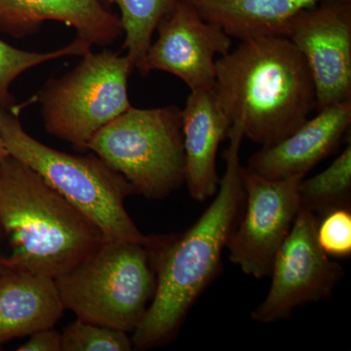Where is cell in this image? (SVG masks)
Segmentation results:
<instances>
[{"label":"cell","instance_id":"obj_3","mask_svg":"<svg viewBox=\"0 0 351 351\" xmlns=\"http://www.w3.org/2000/svg\"><path fill=\"white\" fill-rule=\"evenodd\" d=\"M0 225L11 247L3 269L56 279L106 241L100 228L15 157L0 161Z\"/></svg>","mask_w":351,"mask_h":351},{"label":"cell","instance_id":"obj_5","mask_svg":"<svg viewBox=\"0 0 351 351\" xmlns=\"http://www.w3.org/2000/svg\"><path fill=\"white\" fill-rule=\"evenodd\" d=\"M55 283L64 309L80 319L133 332L156 293V274L147 244L106 240Z\"/></svg>","mask_w":351,"mask_h":351},{"label":"cell","instance_id":"obj_4","mask_svg":"<svg viewBox=\"0 0 351 351\" xmlns=\"http://www.w3.org/2000/svg\"><path fill=\"white\" fill-rule=\"evenodd\" d=\"M0 136L9 156L22 161L100 228L108 241L147 244L125 209L135 189L96 154L71 156L38 142L19 114L0 107Z\"/></svg>","mask_w":351,"mask_h":351},{"label":"cell","instance_id":"obj_14","mask_svg":"<svg viewBox=\"0 0 351 351\" xmlns=\"http://www.w3.org/2000/svg\"><path fill=\"white\" fill-rule=\"evenodd\" d=\"M182 125L186 182L191 197L203 202L218 191L217 152L232 123L212 89H204L191 91L182 110Z\"/></svg>","mask_w":351,"mask_h":351},{"label":"cell","instance_id":"obj_9","mask_svg":"<svg viewBox=\"0 0 351 351\" xmlns=\"http://www.w3.org/2000/svg\"><path fill=\"white\" fill-rule=\"evenodd\" d=\"M320 219L300 209L287 239L272 263L271 285L262 304L252 313L254 320L270 324L285 319L295 307L319 302L332 295L343 276L317 239Z\"/></svg>","mask_w":351,"mask_h":351},{"label":"cell","instance_id":"obj_22","mask_svg":"<svg viewBox=\"0 0 351 351\" xmlns=\"http://www.w3.org/2000/svg\"><path fill=\"white\" fill-rule=\"evenodd\" d=\"M19 351H62V334L54 327L40 330L18 348Z\"/></svg>","mask_w":351,"mask_h":351},{"label":"cell","instance_id":"obj_1","mask_svg":"<svg viewBox=\"0 0 351 351\" xmlns=\"http://www.w3.org/2000/svg\"><path fill=\"white\" fill-rule=\"evenodd\" d=\"M223 152L226 171L206 211L179 234L151 237L147 249L156 274V289L145 317L133 332L138 350L165 345L174 339L189 309L221 267L223 248L243 211L245 193L240 163L244 138L240 123L228 132Z\"/></svg>","mask_w":351,"mask_h":351},{"label":"cell","instance_id":"obj_15","mask_svg":"<svg viewBox=\"0 0 351 351\" xmlns=\"http://www.w3.org/2000/svg\"><path fill=\"white\" fill-rule=\"evenodd\" d=\"M0 274V346L53 328L63 315L55 279L24 270Z\"/></svg>","mask_w":351,"mask_h":351},{"label":"cell","instance_id":"obj_19","mask_svg":"<svg viewBox=\"0 0 351 351\" xmlns=\"http://www.w3.org/2000/svg\"><path fill=\"white\" fill-rule=\"evenodd\" d=\"M91 44L76 38L69 45L52 52H27L0 39V107L11 108L13 103L11 85L27 69L63 57H82L91 51Z\"/></svg>","mask_w":351,"mask_h":351},{"label":"cell","instance_id":"obj_23","mask_svg":"<svg viewBox=\"0 0 351 351\" xmlns=\"http://www.w3.org/2000/svg\"><path fill=\"white\" fill-rule=\"evenodd\" d=\"M8 156L9 154L8 152H7L5 145H4L3 138L0 136V161Z\"/></svg>","mask_w":351,"mask_h":351},{"label":"cell","instance_id":"obj_17","mask_svg":"<svg viewBox=\"0 0 351 351\" xmlns=\"http://www.w3.org/2000/svg\"><path fill=\"white\" fill-rule=\"evenodd\" d=\"M300 207L320 219L339 209H350L351 142L331 165L299 186Z\"/></svg>","mask_w":351,"mask_h":351},{"label":"cell","instance_id":"obj_16","mask_svg":"<svg viewBox=\"0 0 351 351\" xmlns=\"http://www.w3.org/2000/svg\"><path fill=\"white\" fill-rule=\"evenodd\" d=\"M203 19L239 40L284 36L289 24L304 9L322 2L351 0H189Z\"/></svg>","mask_w":351,"mask_h":351},{"label":"cell","instance_id":"obj_13","mask_svg":"<svg viewBox=\"0 0 351 351\" xmlns=\"http://www.w3.org/2000/svg\"><path fill=\"white\" fill-rule=\"evenodd\" d=\"M45 21L75 27L77 38L92 46L110 45L124 34L119 16L101 0H0V32L24 38Z\"/></svg>","mask_w":351,"mask_h":351},{"label":"cell","instance_id":"obj_10","mask_svg":"<svg viewBox=\"0 0 351 351\" xmlns=\"http://www.w3.org/2000/svg\"><path fill=\"white\" fill-rule=\"evenodd\" d=\"M304 57L315 90V110L351 100V1L304 9L285 32Z\"/></svg>","mask_w":351,"mask_h":351},{"label":"cell","instance_id":"obj_7","mask_svg":"<svg viewBox=\"0 0 351 351\" xmlns=\"http://www.w3.org/2000/svg\"><path fill=\"white\" fill-rule=\"evenodd\" d=\"M73 71L51 78L36 99L45 130L76 149L131 108L128 80L133 64L119 53L89 51Z\"/></svg>","mask_w":351,"mask_h":351},{"label":"cell","instance_id":"obj_21","mask_svg":"<svg viewBox=\"0 0 351 351\" xmlns=\"http://www.w3.org/2000/svg\"><path fill=\"white\" fill-rule=\"evenodd\" d=\"M317 239L321 248L332 257L351 254L350 209H339L320 219Z\"/></svg>","mask_w":351,"mask_h":351},{"label":"cell","instance_id":"obj_18","mask_svg":"<svg viewBox=\"0 0 351 351\" xmlns=\"http://www.w3.org/2000/svg\"><path fill=\"white\" fill-rule=\"evenodd\" d=\"M119 7L120 21L125 34L123 49L134 69L145 75V60L152 36L160 21L180 0H106Z\"/></svg>","mask_w":351,"mask_h":351},{"label":"cell","instance_id":"obj_6","mask_svg":"<svg viewBox=\"0 0 351 351\" xmlns=\"http://www.w3.org/2000/svg\"><path fill=\"white\" fill-rule=\"evenodd\" d=\"M129 182L135 193L161 200L186 182L182 110L131 107L86 145Z\"/></svg>","mask_w":351,"mask_h":351},{"label":"cell","instance_id":"obj_11","mask_svg":"<svg viewBox=\"0 0 351 351\" xmlns=\"http://www.w3.org/2000/svg\"><path fill=\"white\" fill-rule=\"evenodd\" d=\"M158 38L145 60V75L160 71L177 76L191 91L212 89L217 55L232 50V38L201 17L189 0H180L157 25Z\"/></svg>","mask_w":351,"mask_h":351},{"label":"cell","instance_id":"obj_12","mask_svg":"<svg viewBox=\"0 0 351 351\" xmlns=\"http://www.w3.org/2000/svg\"><path fill=\"white\" fill-rule=\"evenodd\" d=\"M350 124L351 100L323 108L288 137L253 154L247 167L269 180L306 177L338 149Z\"/></svg>","mask_w":351,"mask_h":351},{"label":"cell","instance_id":"obj_2","mask_svg":"<svg viewBox=\"0 0 351 351\" xmlns=\"http://www.w3.org/2000/svg\"><path fill=\"white\" fill-rule=\"evenodd\" d=\"M212 91L244 137L263 147L288 137L315 110L308 66L285 36L241 40L216 60Z\"/></svg>","mask_w":351,"mask_h":351},{"label":"cell","instance_id":"obj_8","mask_svg":"<svg viewBox=\"0 0 351 351\" xmlns=\"http://www.w3.org/2000/svg\"><path fill=\"white\" fill-rule=\"evenodd\" d=\"M241 176L243 211L226 247L230 260L244 274L261 279L269 276L299 214V186L304 177L269 180L243 166Z\"/></svg>","mask_w":351,"mask_h":351},{"label":"cell","instance_id":"obj_20","mask_svg":"<svg viewBox=\"0 0 351 351\" xmlns=\"http://www.w3.org/2000/svg\"><path fill=\"white\" fill-rule=\"evenodd\" d=\"M127 332L77 318L62 332V351H130Z\"/></svg>","mask_w":351,"mask_h":351}]
</instances>
